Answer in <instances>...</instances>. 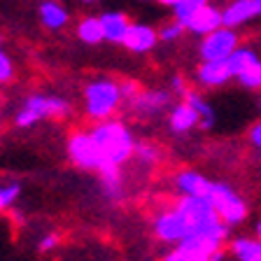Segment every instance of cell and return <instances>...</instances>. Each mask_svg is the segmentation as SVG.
Listing matches in <instances>:
<instances>
[{
    "instance_id": "obj_9",
    "label": "cell",
    "mask_w": 261,
    "mask_h": 261,
    "mask_svg": "<svg viewBox=\"0 0 261 261\" xmlns=\"http://www.w3.org/2000/svg\"><path fill=\"white\" fill-rule=\"evenodd\" d=\"M159 31L152 26H147V23H130L128 33H126L124 38V47L133 54H147V51H152L159 42Z\"/></svg>"
},
{
    "instance_id": "obj_13",
    "label": "cell",
    "mask_w": 261,
    "mask_h": 261,
    "mask_svg": "<svg viewBox=\"0 0 261 261\" xmlns=\"http://www.w3.org/2000/svg\"><path fill=\"white\" fill-rule=\"evenodd\" d=\"M170 93L173 91H163V89H152V91H140L133 100H130V105H133V110H136L138 114H159L166 105L170 103Z\"/></svg>"
},
{
    "instance_id": "obj_22",
    "label": "cell",
    "mask_w": 261,
    "mask_h": 261,
    "mask_svg": "<svg viewBox=\"0 0 261 261\" xmlns=\"http://www.w3.org/2000/svg\"><path fill=\"white\" fill-rule=\"evenodd\" d=\"M205 5H207V0H179L177 5L173 7L175 21H179V23H185L187 26V23L196 16V12H201Z\"/></svg>"
},
{
    "instance_id": "obj_6",
    "label": "cell",
    "mask_w": 261,
    "mask_h": 261,
    "mask_svg": "<svg viewBox=\"0 0 261 261\" xmlns=\"http://www.w3.org/2000/svg\"><path fill=\"white\" fill-rule=\"evenodd\" d=\"M68 159L82 170H98L103 166V154L100 147L93 140L91 130H75L68 138Z\"/></svg>"
},
{
    "instance_id": "obj_15",
    "label": "cell",
    "mask_w": 261,
    "mask_h": 261,
    "mask_svg": "<svg viewBox=\"0 0 261 261\" xmlns=\"http://www.w3.org/2000/svg\"><path fill=\"white\" fill-rule=\"evenodd\" d=\"M222 26H224L222 10H217V7H212V5H205L201 12H196V16L187 23V31L205 38V35H210L212 31H217V28H222Z\"/></svg>"
},
{
    "instance_id": "obj_31",
    "label": "cell",
    "mask_w": 261,
    "mask_h": 261,
    "mask_svg": "<svg viewBox=\"0 0 261 261\" xmlns=\"http://www.w3.org/2000/svg\"><path fill=\"white\" fill-rule=\"evenodd\" d=\"M250 142L256 147V149H261V121H256V124L250 128Z\"/></svg>"
},
{
    "instance_id": "obj_29",
    "label": "cell",
    "mask_w": 261,
    "mask_h": 261,
    "mask_svg": "<svg viewBox=\"0 0 261 261\" xmlns=\"http://www.w3.org/2000/svg\"><path fill=\"white\" fill-rule=\"evenodd\" d=\"M56 245H59V236H56V233H47L42 240H40L38 250L40 252H51V250H56Z\"/></svg>"
},
{
    "instance_id": "obj_11",
    "label": "cell",
    "mask_w": 261,
    "mask_h": 261,
    "mask_svg": "<svg viewBox=\"0 0 261 261\" xmlns=\"http://www.w3.org/2000/svg\"><path fill=\"white\" fill-rule=\"evenodd\" d=\"M196 80H198V84H203L207 89H217L233 80V75L228 70L226 61H203L196 68Z\"/></svg>"
},
{
    "instance_id": "obj_25",
    "label": "cell",
    "mask_w": 261,
    "mask_h": 261,
    "mask_svg": "<svg viewBox=\"0 0 261 261\" xmlns=\"http://www.w3.org/2000/svg\"><path fill=\"white\" fill-rule=\"evenodd\" d=\"M136 156L140 159L142 163H156L161 152H159V147L152 145V142H138L136 145Z\"/></svg>"
},
{
    "instance_id": "obj_4",
    "label": "cell",
    "mask_w": 261,
    "mask_h": 261,
    "mask_svg": "<svg viewBox=\"0 0 261 261\" xmlns=\"http://www.w3.org/2000/svg\"><path fill=\"white\" fill-rule=\"evenodd\" d=\"M70 103L61 96H49V93H31L26 98L23 108L16 112L14 124L19 128H31L40 119H51V117H68Z\"/></svg>"
},
{
    "instance_id": "obj_23",
    "label": "cell",
    "mask_w": 261,
    "mask_h": 261,
    "mask_svg": "<svg viewBox=\"0 0 261 261\" xmlns=\"http://www.w3.org/2000/svg\"><path fill=\"white\" fill-rule=\"evenodd\" d=\"M19 196H21V185H19V182H12V185L0 187V212L10 210V207L16 203Z\"/></svg>"
},
{
    "instance_id": "obj_7",
    "label": "cell",
    "mask_w": 261,
    "mask_h": 261,
    "mask_svg": "<svg viewBox=\"0 0 261 261\" xmlns=\"http://www.w3.org/2000/svg\"><path fill=\"white\" fill-rule=\"evenodd\" d=\"M154 228V236H156L161 243H168V245H177L182 243L185 238H189V222H187L185 212L179 210V205H173L168 210H161L154 217L152 222Z\"/></svg>"
},
{
    "instance_id": "obj_16",
    "label": "cell",
    "mask_w": 261,
    "mask_h": 261,
    "mask_svg": "<svg viewBox=\"0 0 261 261\" xmlns=\"http://www.w3.org/2000/svg\"><path fill=\"white\" fill-rule=\"evenodd\" d=\"M100 21H103V31L108 42L124 44L126 33L130 28V19L124 12H105V14H100Z\"/></svg>"
},
{
    "instance_id": "obj_27",
    "label": "cell",
    "mask_w": 261,
    "mask_h": 261,
    "mask_svg": "<svg viewBox=\"0 0 261 261\" xmlns=\"http://www.w3.org/2000/svg\"><path fill=\"white\" fill-rule=\"evenodd\" d=\"M14 77V63L5 49H0V84H5Z\"/></svg>"
},
{
    "instance_id": "obj_1",
    "label": "cell",
    "mask_w": 261,
    "mask_h": 261,
    "mask_svg": "<svg viewBox=\"0 0 261 261\" xmlns=\"http://www.w3.org/2000/svg\"><path fill=\"white\" fill-rule=\"evenodd\" d=\"M177 205L189 222V236H198V238L207 240L215 250H219L226 243L231 226L217 215L207 196H182Z\"/></svg>"
},
{
    "instance_id": "obj_14",
    "label": "cell",
    "mask_w": 261,
    "mask_h": 261,
    "mask_svg": "<svg viewBox=\"0 0 261 261\" xmlns=\"http://www.w3.org/2000/svg\"><path fill=\"white\" fill-rule=\"evenodd\" d=\"M168 124H170V130H173L175 136H185L189 133L191 128L196 126H201V114L196 112L189 103H179L170 110V117H168Z\"/></svg>"
},
{
    "instance_id": "obj_35",
    "label": "cell",
    "mask_w": 261,
    "mask_h": 261,
    "mask_svg": "<svg viewBox=\"0 0 261 261\" xmlns=\"http://www.w3.org/2000/svg\"><path fill=\"white\" fill-rule=\"evenodd\" d=\"M82 3H96V0H82Z\"/></svg>"
},
{
    "instance_id": "obj_28",
    "label": "cell",
    "mask_w": 261,
    "mask_h": 261,
    "mask_svg": "<svg viewBox=\"0 0 261 261\" xmlns=\"http://www.w3.org/2000/svg\"><path fill=\"white\" fill-rule=\"evenodd\" d=\"M119 89H121V98H124V100H133V98L140 93V87H138V82H133V80L119 82Z\"/></svg>"
},
{
    "instance_id": "obj_20",
    "label": "cell",
    "mask_w": 261,
    "mask_h": 261,
    "mask_svg": "<svg viewBox=\"0 0 261 261\" xmlns=\"http://www.w3.org/2000/svg\"><path fill=\"white\" fill-rule=\"evenodd\" d=\"M77 38L84 44H100L105 42V31L100 16H84L77 26Z\"/></svg>"
},
{
    "instance_id": "obj_10",
    "label": "cell",
    "mask_w": 261,
    "mask_h": 261,
    "mask_svg": "<svg viewBox=\"0 0 261 261\" xmlns=\"http://www.w3.org/2000/svg\"><path fill=\"white\" fill-rule=\"evenodd\" d=\"M254 16H259L256 0H231L222 10V23L228 28H240L250 23Z\"/></svg>"
},
{
    "instance_id": "obj_24",
    "label": "cell",
    "mask_w": 261,
    "mask_h": 261,
    "mask_svg": "<svg viewBox=\"0 0 261 261\" xmlns=\"http://www.w3.org/2000/svg\"><path fill=\"white\" fill-rule=\"evenodd\" d=\"M236 80H238L245 89H261V59L256 61L254 65H250V68L240 77H236Z\"/></svg>"
},
{
    "instance_id": "obj_26",
    "label": "cell",
    "mask_w": 261,
    "mask_h": 261,
    "mask_svg": "<svg viewBox=\"0 0 261 261\" xmlns=\"http://www.w3.org/2000/svg\"><path fill=\"white\" fill-rule=\"evenodd\" d=\"M185 23L179 21H173V23H166V26L159 28V38L163 40V42H175V40H179V35L185 33Z\"/></svg>"
},
{
    "instance_id": "obj_33",
    "label": "cell",
    "mask_w": 261,
    "mask_h": 261,
    "mask_svg": "<svg viewBox=\"0 0 261 261\" xmlns=\"http://www.w3.org/2000/svg\"><path fill=\"white\" fill-rule=\"evenodd\" d=\"M254 236L261 240V219H259V222H256V226H254Z\"/></svg>"
},
{
    "instance_id": "obj_36",
    "label": "cell",
    "mask_w": 261,
    "mask_h": 261,
    "mask_svg": "<svg viewBox=\"0 0 261 261\" xmlns=\"http://www.w3.org/2000/svg\"><path fill=\"white\" fill-rule=\"evenodd\" d=\"M259 110H261V98H259Z\"/></svg>"
},
{
    "instance_id": "obj_3",
    "label": "cell",
    "mask_w": 261,
    "mask_h": 261,
    "mask_svg": "<svg viewBox=\"0 0 261 261\" xmlns=\"http://www.w3.org/2000/svg\"><path fill=\"white\" fill-rule=\"evenodd\" d=\"M121 98L119 82L110 80V77H100V80H91L84 87V112L89 119L93 121H105L110 119L117 110Z\"/></svg>"
},
{
    "instance_id": "obj_12",
    "label": "cell",
    "mask_w": 261,
    "mask_h": 261,
    "mask_svg": "<svg viewBox=\"0 0 261 261\" xmlns=\"http://www.w3.org/2000/svg\"><path fill=\"white\" fill-rule=\"evenodd\" d=\"M212 189V179L198 170H179L175 175V191L179 196H207Z\"/></svg>"
},
{
    "instance_id": "obj_2",
    "label": "cell",
    "mask_w": 261,
    "mask_h": 261,
    "mask_svg": "<svg viewBox=\"0 0 261 261\" xmlns=\"http://www.w3.org/2000/svg\"><path fill=\"white\" fill-rule=\"evenodd\" d=\"M91 136H93V140L98 142V147H100V154H103V166H100V168H105V166H117V168H121L130 156H136L133 133H130L121 121H117V119L96 121V124L91 126Z\"/></svg>"
},
{
    "instance_id": "obj_18",
    "label": "cell",
    "mask_w": 261,
    "mask_h": 261,
    "mask_svg": "<svg viewBox=\"0 0 261 261\" xmlns=\"http://www.w3.org/2000/svg\"><path fill=\"white\" fill-rule=\"evenodd\" d=\"M68 10L56 0H42L40 3V21L49 28V31H61L68 23Z\"/></svg>"
},
{
    "instance_id": "obj_32",
    "label": "cell",
    "mask_w": 261,
    "mask_h": 261,
    "mask_svg": "<svg viewBox=\"0 0 261 261\" xmlns=\"http://www.w3.org/2000/svg\"><path fill=\"white\" fill-rule=\"evenodd\" d=\"M156 3H161V5H166V7H175L179 0H156Z\"/></svg>"
},
{
    "instance_id": "obj_17",
    "label": "cell",
    "mask_w": 261,
    "mask_h": 261,
    "mask_svg": "<svg viewBox=\"0 0 261 261\" xmlns=\"http://www.w3.org/2000/svg\"><path fill=\"white\" fill-rule=\"evenodd\" d=\"M228 254L233 261H261V240L256 236H236L228 243Z\"/></svg>"
},
{
    "instance_id": "obj_19",
    "label": "cell",
    "mask_w": 261,
    "mask_h": 261,
    "mask_svg": "<svg viewBox=\"0 0 261 261\" xmlns=\"http://www.w3.org/2000/svg\"><path fill=\"white\" fill-rule=\"evenodd\" d=\"M256 61H259V54H256V49H252V47H245V44H240L238 49H236L233 54L226 59V63H228V70H231V75H233V80L236 77H240L243 75L250 65H254Z\"/></svg>"
},
{
    "instance_id": "obj_30",
    "label": "cell",
    "mask_w": 261,
    "mask_h": 261,
    "mask_svg": "<svg viewBox=\"0 0 261 261\" xmlns=\"http://www.w3.org/2000/svg\"><path fill=\"white\" fill-rule=\"evenodd\" d=\"M170 91L177 93V96H187V91H189V89H187V82L182 80V77L175 75L173 80H170Z\"/></svg>"
},
{
    "instance_id": "obj_5",
    "label": "cell",
    "mask_w": 261,
    "mask_h": 261,
    "mask_svg": "<svg viewBox=\"0 0 261 261\" xmlns=\"http://www.w3.org/2000/svg\"><path fill=\"white\" fill-rule=\"evenodd\" d=\"M210 203L215 205L217 215L228 224V226H240L247 219V203L240 194H236V189L226 182H212V189L207 194Z\"/></svg>"
},
{
    "instance_id": "obj_34",
    "label": "cell",
    "mask_w": 261,
    "mask_h": 261,
    "mask_svg": "<svg viewBox=\"0 0 261 261\" xmlns=\"http://www.w3.org/2000/svg\"><path fill=\"white\" fill-rule=\"evenodd\" d=\"M256 10H259V16H261V0H256Z\"/></svg>"
},
{
    "instance_id": "obj_21",
    "label": "cell",
    "mask_w": 261,
    "mask_h": 261,
    "mask_svg": "<svg viewBox=\"0 0 261 261\" xmlns=\"http://www.w3.org/2000/svg\"><path fill=\"white\" fill-rule=\"evenodd\" d=\"M185 100L196 110V112L201 114V126H203V128L210 130L212 126H215V110H212V105L207 103V100L198 91H187Z\"/></svg>"
},
{
    "instance_id": "obj_8",
    "label": "cell",
    "mask_w": 261,
    "mask_h": 261,
    "mask_svg": "<svg viewBox=\"0 0 261 261\" xmlns=\"http://www.w3.org/2000/svg\"><path fill=\"white\" fill-rule=\"evenodd\" d=\"M238 47H240V38L236 28L222 26L201 40L198 54H201L203 61H226Z\"/></svg>"
}]
</instances>
